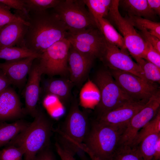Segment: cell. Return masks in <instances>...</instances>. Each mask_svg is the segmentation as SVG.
I'll use <instances>...</instances> for the list:
<instances>
[{
  "mask_svg": "<svg viewBox=\"0 0 160 160\" xmlns=\"http://www.w3.org/2000/svg\"><path fill=\"white\" fill-rule=\"evenodd\" d=\"M23 20L28 23L24 47L37 54L41 55L54 44L65 38L68 32L53 9L29 12Z\"/></svg>",
  "mask_w": 160,
  "mask_h": 160,
  "instance_id": "1",
  "label": "cell"
},
{
  "mask_svg": "<svg viewBox=\"0 0 160 160\" xmlns=\"http://www.w3.org/2000/svg\"><path fill=\"white\" fill-rule=\"evenodd\" d=\"M33 121L9 144L21 147L24 152V160H34L37 154L47 147L51 135V121L41 110H38Z\"/></svg>",
  "mask_w": 160,
  "mask_h": 160,
  "instance_id": "2",
  "label": "cell"
},
{
  "mask_svg": "<svg viewBox=\"0 0 160 160\" xmlns=\"http://www.w3.org/2000/svg\"><path fill=\"white\" fill-rule=\"evenodd\" d=\"M123 131L97 120L92 123L83 143L101 160H112Z\"/></svg>",
  "mask_w": 160,
  "mask_h": 160,
  "instance_id": "3",
  "label": "cell"
},
{
  "mask_svg": "<svg viewBox=\"0 0 160 160\" xmlns=\"http://www.w3.org/2000/svg\"><path fill=\"white\" fill-rule=\"evenodd\" d=\"M88 117L81 110L76 97L72 98L68 113L59 130L62 147L74 156L81 149V145L90 128Z\"/></svg>",
  "mask_w": 160,
  "mask_h": 160,
  "instance_id": "4",
  "label": "cell"
},
{
  "mask_svg": "<svg viewBox=\"0 0 160 160\" xmlns=\"http://www.w3.org/2000/svg\"><path fill=\"white\" fill-rule=\"evenodd\" d=\"M92 81L98 88L100 94V101L95 108L97 118L107 112L135 101L121 88L108 68L98 70Z\"/></svg>",
  "mask_w": 160,
  "mask_h": 160,
  "instance_id": "5",
  "label": "cell"
},
{
  "mask_svg": "<svg viewBox=\"0 0 160 160\" xmlns=\"http://www.w3.org/2000/svg\"><path fill=\"white\" fill-rule=\"evenodd\" d=\"M53 9L70 33H76L97 27L84 0H61Z\"/></svg>",
  "mask_w": 160,
  "mask_h": 160,
  "instance_id": "6",
  "label": "cell"
},
{
  "mask_svg": "<svg viewBox=\"0 0 160 160\" xmlns=\"http://www.w3.org/2000/svg\"><path fill=\"white\" fill-rule=\"evenodd\" d=\"M119 0H113L105 18L116 27L122 36L127 51L135 59L140 57L145 47V41L135 30L127 17H124L119 9Z\"/></svg>",
  "mask_w": 160,
  "mask_h": 160,
  "instance_id": "7",
  "label": "cell"
},
{
  "mask_svg": "<svg viewBox=\"0 0 160 160\" xmlns=\"http://www.w3.org/2000/svg\"><path fill=\"white\" fill-rule=\"evenodd\" d=\"M70 45L65 38L54 44L40 55L37 60L43 74L52 77L64 76L68 74V56Z\"/></svg>",
  "mask_w": 160,
  "mask_h": 160,
  "instance_id": "8",
  "label": "cell"
},
{
  "mask_svg": "<svg viewBox=\"0 0 160 160\" xmlns=\"http://www.w3.org/2000/svg\"><path fill=\"white\" fill-rule=\"evenodd\" d=\"M108 69L121 88L135 101L146 102L159 89L157 84L145 81L132 73L117 70Z\"/></svg>",
  "mask_w": 160,
  "mask_h": 160,
  "instance_id": "9",
  "label": "cell"
},
{
  "mask_svg": "<svg viewBox=\"0 0 160 160\" xmlns=\"http://www.w3.org/2000/svg\"><path fill=\"white\" fill-rule=\"evenodd\" d=\"M160 106L159 89L151 96L144 107L130 121L122 133L119 145L132 146L138 132L155 117Z\"/></svg>",
  "mask_w": 160,
  "mask_h": 160,
  "instance_id": "10",
  "label": "cell"
},
{
  "mask_svg": "<svg viewBox=\"0 0 160 160\" xmlns=\"http://www.w3.org/2000/svg\"><path fill=\"white\" fill-rule=\"evenodd\" d=\"M99 59L108 69L129 72L148 81L140 66L132 60L127 52L120 49L106 41L105 47Z\"/></svg>",
  "mask_w": 160,
  "mask_h": 160,
  "instance_id": "11",
  "label": "cell"
},
{
  "mask_svg": "<svg viewBox=\"0 0 160 160\" xmlns=\"http://www.w3.org/2000/svg\"><path fill=\"white\" fill-rule=\"evenodd\" d=\"M65 38L76 50L99 58L104 50L106 40L97 27L76 33L68 32Z\"/></svg>",
  "mask_w": 160,
  "mask_h": 160,
  "instance_id": "12",
  "label": "cell"
},
{
  "mask_svg": "<svg viewBox=\"0 0 160 160\" xmlns=\"http://www.w3.org/2000/svg\"><path fill=\"white\" fill-rule=\"evenodd\" d=\"M95 58L70 45L68 56V74L69 79L74 85L81 86L87 78Z\"/></svg>",
  "mask_w": 160,
  "mask_h": 160,
  "instance_id": "13",
  "label": "cell"
},
{
  "mask_svg": "<svg viewBox=\"0 0 160 160\" xmlns=\"http://www.w3.org/2000/svg\"><path fill=\"white\" fill-rule=\"evenodd\" d=\"M146 102L134 101L127 103L105 113L97 121L124 131L132 118Z\"/></svg>",
  "mask_w": 160,
  "mask_h": 160,
  "instance_id": "14",
  "label": "cell"
},
{
  "mask_svg": "<svg viewBox=\"0 0 160 160\" xmlns=\"http://www.w3.org/2000/svg\"><path fill=\"white\" fill-rule=\"evenodd\" d=\"M42 74L37 58L36 59L28 74L23 93L25 103L24 112L34 117L38 111L37 105L40 94V83Z\"/></svg>",
  "mask_w": 160,
  "mask_h": 160,
  "instance_id": "15",
  "label": "cell"
},
{
  "mask_svg": "<svg viewBox=\"0 0 160 160\" xmlns=\"http://www.w3.org/2000/svg\"><path fill=\"white\" fill-rule=\"evenodd\" d=\"M37 58L30 57L19 60L0 63V70L13 84L19 89L24 87L27 77L34 60Z\"/></svg>",
  "mask_w": 160,
  "mask_h": 160,
  "instance_id": "16",
  "label": "cell"
},
{
  "mask_svg": "<svg viewBox=\"0 0 160 160\" xmlns=\"http://www.w3.org/2000/svg\"><path fill=\"white\" fill-rule=\"evenodd\" d=\"M24 112L17 94L10 87L0 92V121L16 118Z\"/></svg>",
  "mask_w": 160,
  "mask_h": 160,
  "instance_id": "17",
  "label": "cell"
},
{
  "mask_svg": "<svg viewBox=\"0 0 160 160\" xmlns=\"http://www.w3.org/2000/svg\"><path fill=\"white\" fill-rule=\"evenodd\" d=\"M28 24L15 22L0 29V49L14 46L24 47V38Z\"/></svg>",
  "mask_w": 160,
  "mask_h": 160,
  "instance_id": "18",
  "label": "cell"
},
{
  "mask_svg": "<svg viewBox=\"0 0 160 160\" xmlns=\"http://www.w3.org/2000/svg\"><path fill=\"white\" fill-rule=\"evenodd\" d=\"M74 85L69 79H50L45 83L44 90L46 94L54 95L65 103L71 98V90Z\"/></svg>",
  "mask_w": 160,
  "mask_h": 160,
  "instance_id": "19",
  "label": "cell"
},
{
  "mask_svg": "<svg viewBox=\"0 0 160 160\" xmlns=\"http://www.w3.org/2000/svg\"><path fill=\"white\" fill-rule=\"evenodd\" d=\"M98 29L106 41L120 49L127 52L124 39L111 23L103 17L94 18Z\"/></svg>",
  "mask_w": 160,
  "mask_h": 160,
  "instance_id": "20",
  "label": "cell"
},
{
  "mask_svg": "<svg viewBox=\"0 0 160 160\" xmlns=\"http://www.w3.org/2000/svg\"><path fill=\"white\" fill-rule=\"evenodd\" d=\"M120 4L129 16L149 19L153 18L156 15L149 7L147 0H119Z\"/></svg>",
  "mask_w": 160,
  "mask_h": 160,
  "instance_id": "21",
  "label": "cell"
},
{
  "mask_svg": "<svg viewBox=\"0 0 160 160\" xmlns=\"http://www.w3.org/2000/svg\"><path fill=\"white\" fill-rule=\"evenodd\" d=\"M79 95V103L85 108H95L100 100L98 88L92 81L90 80L82 87Z\"/></svg>",
  "mask_w": 160,
  "mask_h": 160,
  "instance_id": "22",
  "label": "cell"
},
{
  "mask_svg": "<svg viewBox=\"0 0 160 160\" xmlns=\"http://www.w3.org/2000/svg\"><path fill=\"white\" fill-rule=\"evenodd\" d=\"M29 124L22 120L12 123H0V147L8 144L23 131Z\"/></svg>",
  "mask_w": 160,
  "mask_h": 160,
  "instance_id": "23",
  "label": "cell"
},
{
  "mask_svg": "<svg viewBox=\"0 0 160 160\" xmlns=\"http://www.w3.org/2000/svg\"><path fill=\"white\" fill-rule=\"evenodd\" d=\"M40 55L24 47L14 46L0 49V59H4L5 61H13L30 57L38 58Z\"/></svg>",
  "mask_w": 160,
  "mask_h": 160,
  "instance_id": "24",
  "label": "cell"
},
{
  "mask_svg": "<svg viewBox=\"0 0 160 160\" xmlns=\"http://www.w3.org/2000/svg\"><path fill=\"white\" fill-rule=\"evenodd\" d=\"M160 138V133L154 134L147 136L135 147L144 160H152L156 143Z\"/></svg>",
  "mask_w": 160,
  "mask_h": 160,
  "instance_id": "25",
  "label": "cell"
},
{
  "mask_svg": "<svg viewBox=\"0 0 160 160\" xmlns=\"http://www.w3.org/2000/svg\"><path fill=\"white\" fill-rule=\"evenodd\" d=\"M135 27L140 31H146L160 39V23L140 17H127Z\"/></svg>",
  "mask_w": 160,
  "mask_h": 160,
  "instance_id": "26",
  "label": "cell"
},
{
  "mask_svg": "<svg viewBox=\"0 0 160 160\" xmlns=\"http://www.w3.org/2000/svg\"><path fill=\"white\" fill-rule=\"evenodd\" d=\"M113 0H84L88 10L94 18L107 16Z\"/></svg>",
  "mask_w": 160,
  "mask_h": 160,
  "instance_id": "27",
  "label": "cell"
},
{
  "mask_svg": "<svg viewBox=\"0 0 160 160\" xmlns=\"http://www.w3.org/2000/svg\"><path fill=\"white\" fill-rule=\"evenodd\" d=\"M159 133H160V109L155 117L138 132L132 146L137 145L143 139L148 136Z\"/></svg>",
  "mask_w": 160,
  "mask_h": 160,
  "instance_id": "28",
  "label": "cell"
},
{
  "mask_svg": "<svg viewBox=\"0 0 160 160\" xmlns=\"http://www.w3.org/2000/svg\"><path fill=\"white\" fill-rule=\"evenodd\" d=\"M148 82L156 84L160 82V68L153 64L140 57L135 59Z\"/></svg>",
  "mask_w": 160,
  "mask_h": 160,
  "instance_id": "29",
  "label": "cell"
},
{
  "mask_svg": "<svg viewBox=\"0 0 160 160\" xmlns=\"http://www.w3.org/2000/svg\"><path fill=\"white\" fill-rule=\"evenodd\" d=\"M112 160H144L135 147L119 145Z\"/></svg>",
  "mask_w": 160,
  "mask_h": 160,
  "instance_id": "30",
  "label": "cell"
},
{
  "mask_svg": "<svg viewBox=\"0 0 160 160\" xmlns=\"http://www.w3.org/2000/svg\"><path fill=\"white\" fill-rule=\"evenodd\" d=\"M27 12H40L54 8L61 0H23Z\"/></svg>",
  "mask_w": 160,
  "mask_h": 160,
  "instance_id": "31",
  "label": "cell"
},
{
  "mask_svg": "<svg viewBox=\"0 0 160 160\" xmlns=\"http://www.w3.org/2000/svg\"><path fill=\"white\" fill-rule=\"evenodd\" d=\"M24 154V151L21 147L9 144L0 151V160H22Z\"/></svg>",
  "mask_w": 160,
  "mask_h": 160,
  "instance_id": "32",
  "label": "cell"
},
{
  "mask_svg": "<svg viewBox=\"0 0 160 160\" xmlns=\"http://www.w3.org/2000/svg\"><path fill=\"white\" fill-rule=\"evenodd\" d=\"M7 6L0 2V29L6 25L15 22L28 23L14 13Z\"/></svg>",
  "mask_w": 160,
  "mask_h": 160,
  "instance_id": "33",
  "label": "cell"
},
{
  "mask_svg": "<svg viewBox=\"0 0 160 160\" xmlns=\"http://www.w3.org/2000/svg\"><path fill=\"white\" fill-rule=\"evenodd\" d=\"M145 41V47L141 58L160 68V53L155 49L148 42L146 41Z\"/></svg>",
  "mask_w": 160,
  "mask_h": 160,
  "instance_id": "34",
  "label": "cell"
},
{
  "mask_svg": "<svg viewBox=\"0 0 160 160\" xmlns=\"http://www.w3.org/2000/svg\"><path fill=\"white\" fill-rule=\"evenodd\" d=\"M138 33L144 40L160 53V39L146 31H141Z\"/></svg>",
  "mask_w": 160,
  "mask_h": 160,
  "instance_id": "35",
  "label": "cell"
},
{
  "mask_svg": "<svg viewBox=\"0 0 160 160\" xmlns=\"http://www.w3.org/2000/svg\"><path fill=\"white\" fill-rule=\"evenodd\" d=\"M0 2L7 6L9 9L28 13L23 0H0Z\"/></svg>",
  "mask_w": 160,
  "mask_h": 160,
  "instance_id": "36",
  "label": "cell"
},
{
  "mask_svg": "<svg viewBox=\"0 0 160 160\" xmlns=\"http://www.w3.org/2000/svg\"><path fill=\"white\" fill-rule=\"evenodd\" d=\"M34 160H56L52 151L47 147L40 151Z\"/></svg>",
  "mask_w": 160,
  "mask_h": 160,
  "instance_id": "37",
  "label": "cell"
},
{
  "mask_svg": "<svg viewBox=\"0 0 160 160\" xmlns=\"http://www.w3.org/2000/svg\"><path fill=\"white\" fill-rule=\"evenodd\" d=\"M12 83L4 73L0 70V92L10 87Z\"/></svg>",
  "mask_w": 160,
  "mask_h": 160,
  "instance_id": "38",
  "label": "cell"
},
{
  "mask_svg": "<svg viewBox=\"0 0 160 160\" xmlns=\"http://www.w3.org/2000/svg\"><path fill=\"white\" fill-rule=\"evenodd\" d=\"M148 5L155 14H160V0H147Z\"/></svg>",
  "mask_w": 160,
  "mask_h": 160,
  "instance_id": "39",
  "label": "cell"
},
{
  "mask_svg": "<svg viewBox=\"0 0 160 160\" xmlns=\"http://www.w3.org/2000/svg\"><path fill=\"white\" fill-rule=\"evenodd\" d=\"M153 160H160V138L157 140L154 148Z\"/></svg>",
  "mask_w": 160,
  "mask_h": 160,
  "instance_id": "40",
  "label": "cell"
},
{
  "mask_svg": "<svg viewBox=\"0 0 160 160\" xmlns=\"http://www.w3.org/2000/svg\"><path fill=\"white\" fill-rule=\"evenodd\" d=\"M55 147L57 153L61 160H67L63 154L61 146L58 143H56L55 144Z\"/></svg>",
  "mask_w": 160,
  "mask_h": 160,
  "instance_id": "41",
  "label": "cell"
},
{
  "mask_svg": "<svg viewBox=\"0 0 160 160\" xmlns=\"http://www.w3.org/2000/svg\"><path fill=\"white\" fill-rule=\"evenodd\" d=\"M62 148L63 154L67 160H76L74 158V156L64 150L62 147Z\"/></svg>",
  "mask_w": 160,
  "mask_h": 160,
  "instance_id": "42",
  "label": "cell"
},
{
  "mask_svg": "<svg viewBox=\"0 0 160 160\" xmlns=\"http://www.w3.org/2000/svg\"><path fill=\"white\" fill-rule=\"evenodd\" d=\"M84 150L86 153L89 156L91 160H101L98 158L93 155L86 148H84Z\"/></svg>",
  "mask_w": 160,
  "mask_h": 160,
  "instance_id": "43",
  "label": "cell"
},
{
  "mask_svg": "<svg viewBox=\"0 0 160 160\" xmlns=\"http://www.w3.org/2000/svg\"></svg>",
  "mask_w": 160,
  "mask_h": 160,
  "instance_id": "44",
  "label": "cell"
}]
</instances>
